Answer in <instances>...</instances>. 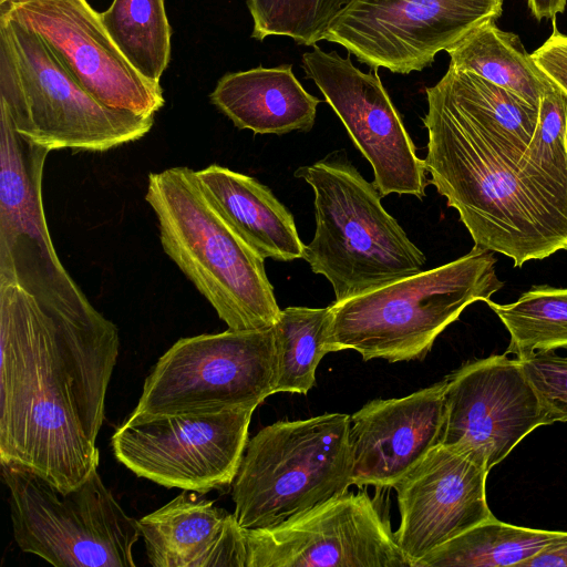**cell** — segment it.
Here are the masks:
<instances>
[{
    "instance_id": "6da1fadb",
    "label": "cell",
    "mask_w": 567,
    "mask_h": 567,
    "mask_svg": "<svg viewBox=\"0 0 567 567\" xmlns=\"http://www.w3.org/2000/svg\"><path fill=\"white\" fill-rule=\"evenodd\" d=\"M425 93L429 182L474 247L515 267L567 250V97L553 85L536 109L450 65Z\"/></svg>"
},
{
    "instance_id": "7a4b0ae2",
    "label": "cell",
    "mask_w": 567,
    "mask_h": 567,
    "mask_svg": "<svg viewBox=\"0 0 567 567\" xmlns=\"http://www.w3.org/2000/svg\"><path fill=\"white\" fill-rule=\"evenodd\" d=\"M0 463L76 488L99 468L117 327L97 309L50 311L0 281Z\"/></svg>"
},
{
    "instance_id": "3957f363",
    "label": "cell",
    "mask_w": 567,
    "mask_h": 567,
    "mask_svg": "<svg viewBox=\"0 0 567 567\" xmlns=\"http://www.w3.org/2000/svg\"><path fill=\"white\" fill-rule=\"evenodd\" d=\"M145 200L165 254L230 330L272 327L280 315L265 258L228 224L196 171L175 166L150 173Z\"/></svg>"
},
{
    "instance_id": "277c9868",
    "label": "cell",
    "mask_w": 567,
    "mask_h": 567,
    "mask_svg": "<svg viewBox=\"0 0 567 567\" xmlns=\"http://www.w3.org/2000/svg\"><path fill=\"white\" fill-rule=\"evenodd\" d=\"M315 194L316 231L302 258L341 301L423 270L424 254L381 204V195L337 150L296 169Z\"/></svg>"
},
{
    "instance_id": "5b68a950",
    "label": "cell",
    "mask_w": 567,
    "mask_h": 567,
    "mask_svg": "<svg viewBox=\"0 0 567 567\" xmlns=\"http://www.w3.org/2000/svg\"><path fill=\"white\" fill-rule=\"evenodd\" d=\"M494 252L473 246L463 257L330 305L332 352L352 349L364 361L421 360L439 334L504 282Z\"/></svg>"
},
{
    "instance_id": "8992f818",
    "label": "cell",
    "mask_w": 567,
    "mask_h": 567,
    "mask_svg": "<svg viewBox=\"0 0 567 567\" xmlns=\"http://www.w3.org/2000/svg\"><path fill=\"white\" fill-rule=\"evenodd\" d=\"M0 111L33 145L105 152L145 136L154 115L105 106L32 31L0 14Z\"/></svg>"
},
{
    "instance_id": "52a82bcc",
    "label": "cell",
    "mask_w": 567,
    "mask_h": 567,
    "mask_svg": "<svg viewBox=\"0 0 567 567\" xmlns=\"http://www.w3.org/2000/svg\"><path fill=\"white\" fill-rule=\"evenodd\" d=\"M350 415L278 421L248 440L233 482L244 528H268L343 494L351 484Z\"/></svg>"
},
{
    "instance_id": "ba28073f",
    "label": "cell",
    "mask_w": 567,
    "mask_h": 567,
    "mask_svg": "<svg viewBox=\"0 0 567 567\" xmlns=\"http://www.w3.org/2000/svg\"><path fill=\"white\" fill-rule=\"evenodd\" d=\"M19 548L55 567H135L138 520L128 516L97 468L61 492L28 470L1 464Z\"/></svg>"
},
{
    "instance_id": "9c48e42d",
    "label": "cell",
    "mask_w": 567,
    "mask_h": 567,
    "mask_svg": "<svg viewBox=\"0 0 567 567\" xmlns=\"http://www.w3.org/2000/svg\"><path fill=\"white\" fill-rule=\"evenodd\" d=\"M274 326L177 340L154 364L128 419L257 408L275 393Z\"/></svg>"
},
{
    "instance_id": "30bf717a",
    "label": "cell",
    "mask_w": 567,
    "mask_h": 567,
    "mask_svg": "<svg viewBox=\"0 0 567 567\" xmlns=\"http://www.w3.org/2000/svg\"><path fill=\"white\" fill-rule=\"evenodd\" d=\"M254 411L127 419L114 432L112 450L140 477L204 495L233 484Z\"/></svg>"
},
{
    "instance_id": "8fae6325",
    "label": "cell",
    "mask_w": 567,
    "mask_h": 567,
    "mask_svg": "<svg viewBox=\"0 0 567 567\" xmlns=\"http://www.w3.org/2000/svg\"><path fill=\"white\" fill-rule=\"evenodd\" d=\"M504 0H353L323 40L372 69L409 74L431 65L471 30L502 16Z\"/></svg>"
},
{
    "instance_id": "7c38bea8",
    "label": "cell",
    "mask_w": 567,
    "mask_h": 567,
    "mask_svg": "<svg viewBox=\"0 0 567 567\" xmlns=\"http://www.w3.org/2000/svg\"><path fill=\"white\" fill-rule=\"evenodd\" d=\"M247 567H411L365 492H344L268 528H246Z\"/></svg>"
},
{
    "instance_id": "4fadbf2b",
    "label": "cell",
    "mask_w": 567,
    "mask_h": 567,
    "mask_svg": "<svg viewBox=\"0 0 567 567\" xmlns=\"http://www.w3.org/2000/svg\"><path fill=\"white\" fill-rule=\"evenodd\" d=\"M301 66L371 164L381 197L395 193L422 199L430 184L424 159L416 155L377 69L364 73L353 65L350 53L342 58L317 44L302 54Z\"/></svg>"
},
{
    "instance_id": "5bb4252c",
    "label": "cell",
    "mask_w": 567,
    "mask_h": 567,
    "mask_svg": "<svg viewBox=\"0 0 567 567\" xmlns=\"http://www.w3.org/2000/svg\"><path fill=\"white\" fill-rule=\"evenodd\" d=\"M7 16L35 33L95 100L107 107L154 115L164 105L159 82L137 72L86 0H8Z\"/></svg>"
},
{
    "instance_id": "9a60e30c",
    "label": "cell",
    "mask_w": 567,
    "mask_h": 567,
    "mask_svg": "<svg viewBox=\"0 0 567 567\" xmlns=\"http://www.w3.org/2000/svg\"><path fill=\"white\" fill-rule=\"evenodd\" d=\"M47 156L18 145L0 154V281L19 286L51 311H92L50 237L42 202Z\"/></svg>"
},
{
    "instance_id": "2e32d148",
    "label": "cell",
    "mask_w": 567,
    "mask_h": 567,
    "mask_svg": "<svg viewBox=\"0 0 567 567\" xmlns=\"http://www.w3.org/2000/svg\"><path fill=\"white\" fill-rule=\"evenodd\" d=\"M441 444L489 470L533 430L546 425L522 362L495 354L468 362L446 377Z\"/></svg>"
},
{
    "instance_id": "e0dca14e",
    "label": "cell",
    "mask_w": 567,
    "mask_h": 567,
    "mask_svg": "<svg viewBox=\"0 0 567 567\" xmlns=\"http://www.w3.org/2000/svg\"><path fill=\"white\" fill-rule=\"evenodd\" d=\"M487 474L467 454L440 443L393 485L400 512L394 537L411 567L494 516Z\"/></svg>"
},
{
    "instance_id": "ac0fdd59",
    "label": "cell",
    "mask_w": 567,
    "mask_h": 567,
    "mask_svg": "<svg viewBox=\"0 0 567 567\" xmlns=\"http://www.w3.org/2000/svg\"><path fill=\"white\" fill-rule=\"evenodd\" d=\"M446 378L398 399H377L350 416L351 484L393 487L440 444Z\"/></svg>"
},
{
    "instance_id": "d6986e66",
    "label": "cell",
    "mask_w": 567,
    "mask_h": 567,
    "mask_svg": "<svg viewBox=\"0 0 567 567\" xmlns=\"http://www.w3.org/2000/svg\"><path fill=\"white\" fill-rule=\"evenodd\" d=\"M138 526L154 567H247L246 529L196 492L183 489Z\"/></svg>"
},
{
    "instance_id": "ffe728a7",
    "label": "cell",
    "mask_w": 567,
    "mask_h": 567,
    "mask_svg": "<svg viewBox=\"0 0 567 567\" xmlns=\"http://www.w3.org/2000/svg\"><path fill=\"white\" fill-rule=\"evenodd\" d=\"M209 97L239 130L276 135L309 132L321 102L303 89L291 64L227 73Z\"/></svg>"
},
{
    "instance_id": "44dd1931",
    "label": "cell",
    "mask_w": 567,
    "mask_h": 567,
    "mask_svg": "<svg viewBox=\"0 0 567 567\" xmlns=\"http://www.w3.org/2000/svg\"><path fill=\"white\" fill-rule=\"evenodd\" d=\"M196 175L224 218L262 258H302L306 245L293 216L269 187L217 164L196 171Z\"/></svg>"
},
{
    "instance_id": "7402d4cb",
    "label": "cell",
    "mask_w": 567,
    "mask_h": 567,
    "mask_svg": "<svg viewBox=\"0 0 567 567\" xmlns=\"http://www.w3.org/2000/svg\"><path fill=\"white\" fill-rule=\"evenodd\" d=\"M488 19L450 48V66L473 72L538 109L543 94L553 87L513 32Z\"/></svg>"
},
{
    "instance_id": "603a6c76",
    "label": "cell",
    "mask_w": 567,
    "mask_h": 567,
    "mask_svg": "<svg viewBox=\"0 0 567 567\" xmlns=\"http://www.w3.org/2000/svg\"><path fill=\"white\" fill-rule=\"evenodd\" d=\"M560 534L514 526L492 516L439 546L415 567H518Z\"/></svg>"
},
{
    "instance_id": "cb8c5ba5",
    "label": "cell",
    "mask_w": 567,
    "mask_h": 567,
    "mask_svg": "<svg viewBox=\"0 0 567 567\" xmlns=\"http://www.w3.org/2000/svg\"><path fill=\"white\" fill-rule=\"evenodd\" d=\"M331 311L327 308L288 307L274 324L276 348L275 393L307 394L330 346Z\"/></svg>"
},
{
    "instance_id": "d4e9b609",
    "label": "cell",
    "mask_w": 567,
    "mask_h": 567,
    "mask_svg": "<svg viewBox=\"0 0 567 567\" xmlns=\"http://www.w3.org/2000/svg\"><path fill=\"white\" fill-rule=\"evenodd\" d=\"M101 20L130 64L159 82L171 59V27L164 0H113Z\"/></svg>"
},
{
    "instance_id": "484cf974",
    "label": "cell",
    "mask_w": 567,
    "mask_h": 567,
    "mask_svg": "<svg viewBox=\"0 0 567 567\" xmlns=\"http://www.w3.org/2000/svg\"><path fill=\"white\" fill-rule=\"evenodd\" d=\"M509 332L505 354L526 360L567 349V288L533 286L512 303L486 301Z\"/></svg>"
},
{
    "instance_id": "4316f807",
    "label": "cell",
    "mask_w": 567,
    "mask_h": 567,
    "mask_svg": "<svg viewBox=\"0 0 567 567\" xmlns=\"http://www.w3.org/2000/svg\"><path fill=\"white\" fill-rule=\"evenodd\" d=\"M353 0H247L254 21L251 37L262 41L285 35L313 47Z\"/></svg>"
},
{
    "instance_id": "83f0119b",
    "label": "cell",
    "mask_w": 567,
    "mask_h": 567,
    "mask_svg": "<svg viewBox=\"0 0 567 567\" xmlns=\"http://www.w3.org/2000/svg\"><path fill=\"white\" fill-rule=\"evenodd\" d=\"M523 371L533 385L546 425L567 421V355L554 351L536 353L520 360Z\"/></svg>"
},
{
    "instance_id": "f1b7e54d",
    "label": "cell",
    "mask_w": 567,
    "mask_h": 567,
    "mask_svg": "<svg viewBox=\"0 0 567 567\" xmlns=\"http://www.w3.org/2000/svg\"><path fill=\"white\" fill-rule=\"evenodd\" d=\"M548 39L530 55L549 82L567 97V35L561 33L556 19Z\"/></svg>"
},
{
    "instance_id": "f546056e",
    "label": "cell",
    "mask_w": 567,
    "mask_h": 567,
    "mask_svg": "<svg viewBox=\"0 0 567 567\" xmlns=\"http://www.w3.org/2000/svg\"><path fill=\"white\" fill-rule=\"evenodd\" d=\"M518 567H567V532H561L540 553Z\"/></svg>"
},
{
    "instance_id": "4dcf8cb0",
    "label": "cell",
    "mask_w": 567,
    "mask_h": 567,
    "mask_svg": "<svg viewBox=\"0 0 567 567\" xmlns=\"http://www.w3.org/2000/svg\"><path fill=\"white\" fill-rule=\"evenodd\" d=\"M526 2L537 21L556 19L557 14L565 12L567 6V0H526Z\"/></svg>"
},
{
    "instance_id": "1f68e13d",
    "label": "cell",
    "mask_w": 567,
    "mask_h": 567,
    "mask_svg": "<svg viewBox=\"0 0 567 567\" xmlns=\"http://www.w3.org/2000/svg\"><path fill=\"white\" fill-rule=\"evenodd\" d=\"M6 1H8V0H0V4H1V3H4Z\"/></svg>"
}]
</instances>
